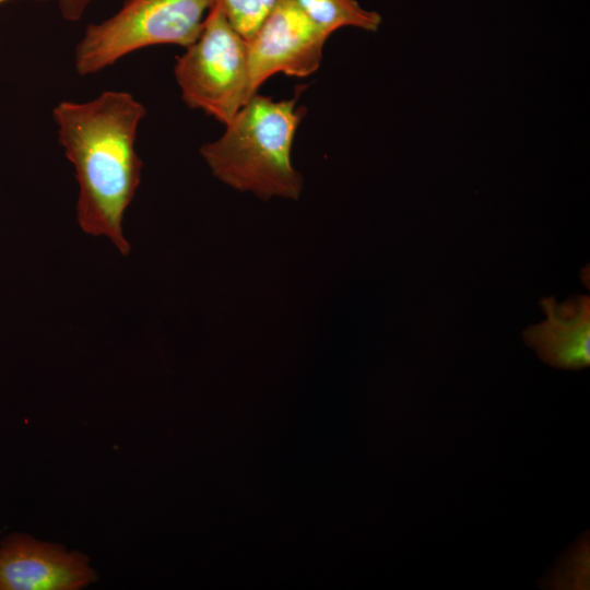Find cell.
Here are the masks:
<instances>
[{"instance_id":"1","label":"cell","mask_w":590,"mask_h":590,"mask_svg":"<svg viewBox=\"0 0 590 590\" xmlns=\"http://www.w3.org/2000/svg\"><path fill=\"white\" fill-rule=\"evenodd\" d=\"M145 111L123 91H105L86 102L63 101L52 110L59 143L79 184V226L109 239L122 256L130 252L122 221L141 181L143 163L135 143Z\"/></svg>"},{"instance_id":"2","label":"cell","mask_w":590,"mask_h":590,"mask_svg":"<svg viewBox=\"0 0 590 590\" xmlns=\"http://www.w3.org/2000/svg\"><path fill=\"white\" fill-rule=\"evenodd\" d=\"M304 113L295 98L274 101L257 93L200 154L214 177L235 190L263 200H297L304 179L291 153Z\"/></svg>"},{"instance_id":"3","label":"cell","mask_w":590,"mask_h":590,"mask_svg":"<svg viewBox=\"0 0 590 590\" xmlns=\"http://www.w3.org/2000/svg\"><path fill=\"white\" fill-rule=\"evenodd\" d=\"M214 0H125L108 19L91 23L75 46L74 68L95 74L122 57L156 45L187 47Z\"/></svg>"},{"instance_id":"4","label":"cell","mask_w":590,"mask_h":590,"mask_svg":"<svg viewBox=\"0 0 590 590\" xmlns=\"http://www.w3.org/2000/svg\"><path fill=\"white\" fill-rule=\"evenodd\" d=\"M174 73L186 105L223 125L252 97L247 40L234 28L216 0L198 37L177 58Z\"/></svg>"},{"instance_id":"5","label":"cell","mask_w":590,"mask_h":590,"mask_svg":"<svg viewBox=\"0 0 590 590\" xmlns=\"http://www.w3.org/2000/svg\"><path fill=\"white\" fill-rule=\"evenodd\" d=\"M328 37L293 0H278L246 39L251 96L274 74L305 78L315 73Z\"/></svg>"},{"instance_id":"6","label":"cell","mask_w":590,"mask_h":590,"mask_svg":"<svg viewBox=\"0 0 590 590\" xmlns=\"http://www.w3.org/2000/svg\"><path fill=\"white\" fill-rule=\"evenodd\" d=\"M97 580L90 559L26 533L0 539V590H78Z\"/></svg>"},{"instance_id":"7","label":"cell","mask_w":590,"mask_h":590,"mask_svg":"<svg viewBox=\"0 0 590 590\" xmlns=\"http://www.w3.org/2000/svg\"><path fill=\"white\" fill-rule=\"evenodd\" d=\"M546 319L523 331V340L546 364L563 369L590 365V300L578 295L557 303L541 300Z\"/></svg>"},{"instance_id":"8","label":"cell","mask_w":590,"mask_h":590,"mask_svg":"<svg viewBox=\"0 0 590 590\" xmlns=\"http://www.w3.org/2000/svg\"><path fill=\"white\" fill-rule=\"evenodd\" d=\"M308 19L326 35L351 26L376 32L381 16L359 5L356 0H293Z\"/></svg>"},{"instance_id":"9","label":"cell","mask_w":590,"mask_h":590,"mask_svg":"<svg viewBox=\"0 0 590 590\" xmlns=\"http://www.w3.org/2000/svg\"><path fill=\"white\" fill-rule=\"evenodd\" d=\"M234 28L248 39L278 0H216Z\"/></svg>"},{"instance_id":"10","label":"cell","mask_w":590,"mask_h":590,"mask_svg":"<svg viewBox=\"0 0 590 590\" xmlns=\"http://www.w3.org/2000/svg\"><path fill=\"white\" fill-rule=\"evenodd\" d=\"M589 566V543L588 534L581 541V543L576 544V547L566 555V558L559 564L552 579L555 582H552L553 588H563L565 580L566 588H579L580 583L578 578L587 586L589 580V573L579 571L578 567H588Z\"/></svg>"},{"instance_id":"11","label":"cell","mask_w":590,"mask_h":590,"mask_svg":"<svg viewBox=\"0 0 590 590\" xmlns=\"http://www.w3.org/2000/svg\"><path fill=\"white\" fill-rule=\"evenodd\" d=\"M63 19L70 22L79 21L92 0H56Z\"/></svg>"},{"instance_id":"12","label":"cell","mask_w":590,"mask_h":590,"mask_svg":"<svg viewBox=\"0 0 590 590\" xmlns=\"http://www.w3.org/2000/svg\"><path fill=\"white\" fill-rule=\"evenodd\" d=\"M5 1H9V0H0V3L5 2ZM37 1H46V0H37Z\"/></svg>"},{"instance_id":"13","label":"cell","mask_w":590,"mask_h":590,"mask_svg":"<svg viewBox=\"0 0 590 590\" xmlns=\"http://www.w3.org/2000/svg\"><path fill=\"white\" fill-rule=\"evenodd\" d=\"M0 535H1V531H0Z\"/></svg>"}]
</instances>
